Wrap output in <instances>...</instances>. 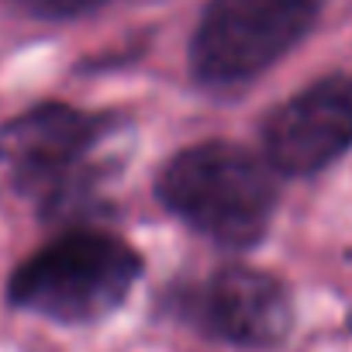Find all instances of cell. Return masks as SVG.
<instances>
[{"instance_id":"6da1fadb","label":"cell","mask_w":352,"mask_h":352,"mask_svg":"<svg viewBox=\"0 0 352 352\" xmlns=\"http://www.w3.org/2000/svg\"><path fill=\"white\" fill-rule=\"evenodd\" d=\"M159 201L221 245L256 242L276 208V184L263 159L228 142L180 152L159 176Z\"/></svg>"},{"instance_id":"7a4b0ae2","label":"cell","mask_w":352,"mask_h":352,"mask_svg":"<svg viewBox=\"0 0 352 352\" xmlns=\"http://www.w3.org/2000/svg\"><path fill=\"white\" fill-rule=\"evenodd\" d=\"M142 273L138 252L107 232H66L28 256L11 283L8 300L21 311L63 324L107 318Z\"/></svg>"},{"instance_id":"3957f363","label":"cell","mask_w":352,"mask_h":352,"mask_svg":"<svg viewBox=\"0 0 352 352\" xmlns=\"http://www.w3.org/2000/svg\"><path fill=\"white\" fill-rule=\"evenodd\" d=\"M321 0H211L190 42L194 76L232 87L280 63L318 21Z\"/></svg>"},{"instance_id":"277c9868","label":"cell","mask_w":352,"mask_h":352,"mask_svg":"<svg viewBox=\"0 0 352 352\" xmlns=\"http://www.w3.org/2000/svg\"><path fill=\"white\" fill-rule=\"evenodd\" d=\"M107 121L66 104H42L0 128V166L18 190L63 201L90 184V166L107 138Z\"/></svg>"},{"instance_id":"5b68a950","label":"cell","mask_w":352,"mask_h":352,"mask_svg":"<svg viewBox=\"0 0 352 352\" xmlns=\"http://www.w3.org/2000/svg\"><path fill=\"white\" fill-rule=\"evenodd\" d=\"M173 307L204 335L252 349L283 342L294 324L287 287L276 276L245 266H225L208 280L184 287Z\"/></svg>"},{"instance_id":"8992f818","label":"cell","mask_w":352,"mask_h":352,"mask_svg":"<svg viewBox=\"0 0 352 352\" xmlns=\"http://www.w3.org/2000/svg\"><path fill=\"white\" fill-rule=\"evenodd\" d=\"M273 169L307 176L352 148V76H321L280 104L263 124Z\"/></svg>"},{"instance_id":"52a82bcc","label":"cell","mask_w":352,"mask_h":352,"mask_svg":"<svg viewBox=\"0 0 352 352\" xmlns=\"http://www.w3.org/2000/svg\"><path fill=\"white\" fill-rule=\"evenodd\" d=\"M11 4L35 18H76V14L100 8L104 0H11Z\"/></svg>"}]
</instances>
